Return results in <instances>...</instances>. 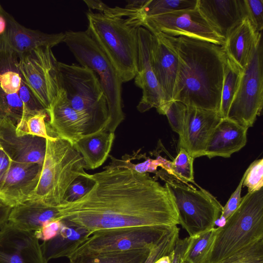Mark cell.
Masks as SVG:
<instances>
[{"instance_id":"cell-1","label":"cell","mask_w":263,"mask_h":263,"mask_svg":"<svg viewBox=\"0 0 263 263\" xmlns=\"http://www.w3.org/2000/svg\"><path fill=\"white\" fill-rule=\"evenodd\" d=\"M90 174L91 189L82 197L58 207V220H68L87 229L174 227L178 213L167 189L147 173L130 168H104Z\"/></svg>"},{"instance_id":"cell-2","label":"cell","mask_w":263,"mask_h":263,"mask_svg":"<svg viewBox=\"0 0 263 263\" xmlns=\"http://www.w3.org/2000/svg\"><path fill=\"white\" fill-rule=\"evenodd\" d=\"M164 35L178 60L173 100L186 106L219 112L227 58L222 46Z\"/></svg>"},{"instance_id":"cell-3","label":"cell","mask_w":263,"mask_h":263,"mask_svg":"<svg viewBox=\"0 0 263 263\" xmlns=\"http://www.w3.org/2000/svg\"><path fill=\"white\" fill-rule=\"evenodd\" d=\"M86 32L109 59L123 83L133 79L138 57V31L142 15L121 17L105 13H86Z\"/></svg>"},{"instance_id":"cell-4","label":"cell","mask_w":263,"mask_h":263,"mask_svg":"<svg viewBox=\"0 0 263 263\" xmlns=\"http://www.w3.org/2000/svg\"><path fill=\"white\" fill-rule=\"evenodd\" d=\"M263 239V188L248 193L216 232L204 263H222Z\"/></svg>"},{"instance_id":"cell-5","label":"cell","mask_w":263,"mask_h":263,"mask_svg":"<svg viewBox=\"0 0 263 263\" xmlns=\"http://www.w3.org/2000/svg\"><path fill=\"white\" fill-rule=\"evenodd\" d=\"M81 155L69 142L58 138L46 140V152L38 183L27 201L58 206L64 201L72 182L87 177Z\"/></svg>"},{"instance_id":"cell-6","label":"cell","mask_w":263,"mask_h":263,"mask_svg":"<svg viewBox=\"0 0 263 263\" xmlns=\"http://www.w3.org/2000/svg\"><path fill=\"white\" fill-rule=\"evenodd\" d=\"M62 88L71 106L88 115L92 133H114L106 96L96 74L75 64L59 62Z\"/></svg>"},{"instance_id":"cell-7","label":"cell","mask_w":263,"mask_h":263,"mask_svg":"<svg viewBox=\"0 0 263 263\" xmlns=\"http://www.w3.org/2000/svg\"><path fill=\"white\" fill-rule=\"evenodd\" d=\"M81 66L97 76L106 96L112 128L124 119L121 79L117 71L95 41L85 31L65 32L63 41Z\"/></svg>"},{"instance_id":"cell-8","label":"cell","mask_w":263,"mask_h":263,"mask_svg":"<svg viewBox=\"0 0 263 263\" xmlns=\"http://www.w3.org/2000/svg\"><path fill=\"white\" fill-rule=\"evenodd\" d=\"M156 175L165 183L176 208L179 224L190 237L215 228L223 206L210 192L198 186L199 190L188 183L180 181L164 170Z\"/></svg>"},{"instance_id":"cell-9","label":"cell","mask_w":263,"mask_h":263,"mask_svg":"<svg viewBox=\"0 0 263 263\" xmlns=\"http://www.w3.org/2000/svg\"><path fill=\"white\" fill-rule=\"evenodd\" d=\"M263 106V44L260 35L249 63L243 69L237 92L228 119L239 125L252 127Z\"/></svg>"},{"instance_id":"cell-10","label":"cell","mask_w":263,"mask_h":263,"mask_svg":"<svg viewBox=\"0 0 263 263\" xmlns=\"http://www.w3.org/2000/svg\"><path fill=\"white\" fill-rule=\"evenodd\" d=\"M18 61L22 79L46 111L62 89L59 62L51 48L19 54Z\"/></svg>"},{"instance_id":"cell-11","label":"cell","mask_w":263,"mask_h":263,"mask_svg":"<svg viewBox=\"0 0 263 263\" xmlns=\"http://www.w3.org/2000/svg\"><path fill=\"white\" fill-rule=\"evenodd\" d=\"M172 227H136L97 231L71 255L151 249Z\"/></svg>"},{"instance_id":"cell-12","label":"cell","mask_w":263,"mask_h":263,"mask_svg":"<svg viewBox=\"0 0 263 263\" xmlns=\"http://www.w3.org/2000/svg\"><path fill=\"white\" fill-rule=\"evenodd\" d=\"M142 27L152 33H161L171 37L185 36L221 46L224 43V40L215 31L197 7L145 18Z\"/></svg>"},{"instance_id":"cell-13","label":"cell","mask_w":263,"mask_h":263,"mask_svg":"<svg viewBox=\"0 0 263 263\" xmlns=\"http://www.w3.org/2000/svg\"><path fill=\"white\" fill-rule=\"evenodd\" d=\"M49 134L73 145L81 138L92 134L90 119L87 114L74 109L62 88L47 109Z\"/></svg>"},{"instance_id":"cell-14","label":"cell","mask_w":263,"mask_h":263,"mask_svg":"<svg viewBox=\"0 0 263 263\" xmlns=\"http://www.w3.org/2000/svg\"><path fill=\"white\" fill-rule=\"evenodd\" d=\"M153 35L147 29L140 27L138 31V57L135 83L142 90V98L137 106L141 112L152 108L156 109L165 103L152 66L151 52Z\"/></svg>"},{"instance_id":"cell-15","label":"cell","mask_w":263,"mask_h":263,"mask_svg":"<svg viewBox=\"0 0 263 263\" xmlns=\"http://www.w3.org/2000/svg\"><path fill=\"white\" fill-rule=\"evenodd\" d=\"M32 232L8 222L0 230V263H47Z\"/></svg>"},{"instance_id":"cell-16","label":"cell","mask_w":263,"mask_h":263,"mask_svg":"<svg viewBox=\"0 0 263 263\" xmlns=\"http://www.w3.org/2000/svg\"><path fill=\"white\" fill-rule=\"evenodd\" d=\"M16 124L9 118L0 121V147L12 162L42 166L46 139L32 135H18Z\"/></svg>"},{"instance_id":"cell-17","label":"cell","mask_w":263,"mask_h":263,"mask_svg":"<svg viewBox=\"0 0 263 263\" xmlns=\"http://www.w3.org/2000/svg\"><path fill=\"white\" fill-rule=\"evenodd\" d=\"M221 119L219 112L187 106L179 147L194 159L203 156L209 137Z\"/></svg>"},{"instance_id":"cell-18","label":"cell","mask_w":263,"mask_h":263,"mask_svg":"<svg viewBox=\"0 0 263 263\" xmlns=\"http://www.w3.org/2000/svg\"><path fill=\"white\" fill-rule=\"evenodd\" d=\"M42 165L12 162L0 187V201L12 208L27 201L35 190Z\"/></svg>"},{"instance_id":"cell-19","label":"cell","mask_w":263,"mask_h":263,"mask_svg":"<svg viewBox=\"0 0 263 263\" xmlns=\"http://www.w3.org/2000/svg\"><path fill=\"white\" fill-rule=\"evenodd\" d=\"M151 63L165 103L173 100L178 68L177 55L166 37L153 33Z\"/></svg>"},{"instance_id":"cell-20","label":"cell","mask_w":263,"mask_h":263,"mask_svg":"<svg viewBox=\"0 0 263 263\" xmlns=\"http://www.w3.org/2000/svg\"><path fill=\"white\" fill-rule=\"evenodd\" d=\"M197 8L224 40L246 17L243 0H198Z\"/></svg>"},{"instance_id":"cell-21","label":"cell","mask_w":263,"mask_h":263,"mask_svg":"<svg viewBox=\"0 0 263 263\" xmlns=\"http://www.w3.org/2000/svg\"><path fill=\"white\" fill-rule=\"evenodd\" d=\"M248 129L228 118L221 119L209 137L203 156L230 158L246 144Z\"/></svg>"},{"instance_id":"cell-22","label":"cell","mask_w":263,"mask_h":263,"mask_svg":"<svg viewBox=\"0 0 263 263\" xmlns=\"http://www.w3.org/2000/svg\"><path fill=\"white\" fill-rule=\"evenodd\" d=\"M7 42L10 47L19 54L41 47L51 48L63 42L65 32L47 33L26 28L8 14Z\"/></svg>"},{"instance_id":"cell-23","label":"cell","mask_w":263,"mask_h":263,"mask_svg":"<svg viewBox=\"0 0 263 263\" xmlns=\"http://www.w3.org/2000/svg\"><path fill=\"white\" fill-rule=\"evenodd\" d=\"M61 228L53 238L41 243L43 255L48 262L52 259L69 258L90 235L85 228L62 219Z\"/></svg>"},{"instance_id":"cell-24","label":"cell","mask_w":263,"mask_h":263,"mask_svg":"<svg viewBox=\"0 0 263 263\" xmlns=\"http://www.w3.org/2000/svg\"><path fill=\"white\" fill-rule=\"evenodd\" d=\"M261 34L262 32L255 31L246 17L224 40L222 47L227 58L243 69L249 63Z\"/></svg>"},{"instance_id":"cell-25","label":"cell","mask_w":263,"mask_h":263,"mask_svg":"<svg viewBox=\"0 0 263 263\" xmlns=\"http://www.w3.org/2000/svg\"><path fill=\"white\" fill-rule=\"evenodd\" d=\"M58 206H49L35 201H27L11 209L8 222L23 230L36 232L47 223L58 220Z\"/></svg>"},{"instance_id":"cell-26","label":"cell","mask_w":263,"mask_h":263,"mask_svg":"<svg viewBox=\"0 0 263 263\" xmlns=\"http://www.w3.org/2000/svg\"><path fill=\"white\" fill-rule=\"evenodd\" d=\"M115 134L106 131L85 135L73 145L81 155L85 169H95L102 165L109 156Z\"/></svg>"},{"instance_id":"cell-27","label":"cell","mask_w":263,"mask_h":263,"mask_svg":"<svg viewBox=\"0 0 263 263\" xmlns=\"http://www.w3.org/2000/svg\"><path fill=\"white\" fill-rule=\"evenodd\" d=\"M151 249L74 254L68 258L69 263H144Z\"/></svg>"},{"instance_id":"cell-28","label":"cell","mask_w":263,"mask_h":263,"mask_svg":"<svg viewBox=\"0 0 263 263\" xmlns=\"http://www.w3.org/2000/svg\"><path fill=\"white\" fill-rule=\"evenodd\" d=\"M22 80L18 55L8 45L0 49V86L7 93H17Z\"/></svg>"},{"instance_id":"cell-29","label":"cell","mask_w":263,"mask_h":263,"mask_svg":"<svg viewBox=\"0 0 263 263\" xmlns=\"http://www.w3.org/2000/svg\"><path fill=\"white\" fill-rule=\"evenodd\" d=\"M243 69L227 58L219 113L222 118H227L229 108L237 92Z\"/></svg>"},{"instance_id":"cell-30","label":"cell","mask_w":263,"mask_h":263,"mask_svg":"<svg viewBox=\"0 0 263 263\" xmlns=\"http://www.w3.org/2000/svg\"><path fill=\"white\" fill-rule=\"evenodd\" d=\"M216 232V228L193 237L190 239L182 258V263H204L210 247Z\"/></svg>"},{"instance_id":"cell-31","label":"cell","mask_w":263,"mask_h":263,"mask_svg":"<svg viewBox=\"0 0 263 263\" xmlns=\"http://www.w3.org/2000/svg\"><path fill=\"white\" fill-rule=\"evenodd\" d=\"M197 3L198 0H147L141 10L145 18L194 9Z\"/></svg>"},{"instance_id":"cell-32","label":"cell","mask_w":263,"mask_h":263,"mask_svg":"<svg viewBox=\"0 0 263 263\" xmlns=\"http://www.w3.org/2000/svg\"><path fill=\"white\" fill-rule=\"evenodd\" d=\"M48 117L46 111L24 117L16 125L18 135H32L46 139L54 140L57 137L51 136L47 129L46 119Z\"/></svg>"},{"instance_id":"cell-33","label":"cell","mask_w":263,"mask_h":263,"mask_svg":"<svg viewBox=\"0 0 263 263\" xmlns=\"http://www.w3.org/2000/svg\"><path fill=\"white\" fill-rule=\"evenodd\" d=\"M194 159L183 148H179L176 157L171 161L168 174L183 183H195L194 177L193 162Z\"/></svg>"},{"instance_id":"cell-34","label":"cell","mask_w":263,"mask_h":263,"mask_svg":"<svg viewBox=\"0 0 263 263\" xmlns=\"http://www.w3.org/2000/svg\"><path fill=\"white\" fill-rule=\"evenodd\" d=\"M111 162L105 167H122L132 169L140 173H154L157 172V168L161 167L163 170L167 172L168 170L171 161L167 160L161 156H158L155 159L146 158L143 162L137 163H132L126 158L117 159L111 156Z\"/></svg>"},{"instance_id":"cell-35","label":"cell","mask_w":263,"mask_h":263,"mask_svg":"<svg viewBox=\"0 0 263 263\" xmlns=\"http://www.w3.org/2000/svg\"><path fill=\"white\" fill-rule=\"evenodd\" d=\"M186 109L184 104L173 100L162 104L156 109L159 114L167 117L172 129L179 137L183 132Z\"/></svg>"},{"instance_id":"cell-36","label":"cell","mask_w":263,"mask_h":263,"mask_svg":"<svg viewBox=\"0 0 263 263\" xmlns=\"http://www.w3.org/2000/svg\"><path fill=\"white\" fill-rule=\"evenodd\" d=\"M24 116V106L17 93H7L0 86V121L9 118L16 125Z\"/></svg>"},{"instance_id":"cell-37","label":"cell","mask_w":263,"mask_h":263,"mask_svg":"<svg viewBox=\"0 0 263 263\" xmlns=\"http://www.w3.org/2000/svg\"><path fill=\"white\" fill-rule=\"evenodd\" d=\"M179 230L177 226L172 227L151 249L144 263H154L161 257L172 252L179 238Z\"/></svg>"},{"instance_id":"cell-38","label":"cell","mask_w":263,"mask_h":263,"mask_svg":"<svg viewBox=\"0 0 263 263\" xmlns=\"http://www.w3.org/2000/svg\"><path fill=\"white\" fill-rule=\"evenodd\" d=\"M242 186L252 193L263 188V159L254 161L246 171Z\"/></svg>"},{"instance_id":"cell-39","label":"cell","mask_w":263,"mask_h":263,"mask_svg":"<svg viewBox=\"0 0 263 263\" xmlns=\"http://www.w3.org/2000/svg\"><path fill=\"white\" fill-rule=\"evenodd\" d=\"M17 95L24 106V117L46 111L22 78Z\"/></svg>"},{"instance_id":"cell-40","label":"cell","mask_w":263,"mask_h":263,"mask_svg":"<svg viewBox=\"0 0 263 263\" xmlns=\"http://www.w3.org/2000/svg\"><path fill=\"white\" fill-rule=\"evenodd\" d=\"M222 263H263V239Z\"/></svg>"},{"instance_id":"cell-41","label":"cell","mask_w":263,"mask_h":263,"mask_svg":"<svg viewBox=\"0 0 263 263\" xmlns=\"http://www.w3.org/2000/svg\"><path fill=\"white\" fill-rule=\"evenodd\" d=\"M246 17L257 32L263 29V1L243 0Z\"/></svg>"},{"instance_id":"cell-42","label":"cell","mask_w":263,"mask_h":263,"mask_svg":"<svg viewBox=\"0 0 263 263\" xmlns=\"http://www.w3.org/2000/svg\"><path fill=\"white\" fill-rule=\"evenodd\" d=\"M92 184L93 181L90 177V174L87 177L77 178L69 187L63 202H72L82 197L89 191Z\"/></svg>"},{"instance_id":"cell-43","label":"cell","mask_w":263,"mask_h":263,"mask_svg":"<svg viewBox=\"0 0 263 263\" xmlns=\"http://www.w3.org/2000/svg\"><path fill=\"white\" fill-rule=\"evenodd\" d=\"M246 174L245 172L236 189L232 194L225 205L223 206L219 218L226 221L239 206L241 200V192Z\"/></svg>"},{"instance_id":"cell-44","label":"cell","mask_w":263,"mask_h":263,"mask_svg":"<svg viewBox=\"0 0 263 263\" xmlns=\"http://www.w3.org/2000/svg\"><path fill=\"white\" fill-rule=\"evenodd\" d=\"M61 220H53L46 224L40 231L34 232L35 236L40 240H47L54 237L61 227Z\"/></svg>"},{"instance_id":"cell-45","label":"cell","mask_w":263,"mask_h":263,"mask_svg":"<svg viewBox=\"0 0 263 263\" xmlns=\"http://www.w3.org/2000/svg\"><path fill=\"white\" fill-rule=\"evenodd\" d=\"M8 14L0 3V48L7 45Z\"/></svg>"},{"instance_id":"cell-46","label":"cell","mask_w":263,"mask_h":263,"mask_svg":"<svg viewBox=\"0 0 263 263\" xmlns=\"http://www.w3.org/2000/svg\"><path fill=\"white\" fill-rule=\"evenodd\" d=\"M190 239V237L189 236L183 239L179 238L178 239L174 248V256L172 263H182V258Z\"/></svg>"},{"instance_id":"cell-47","label":"cell","mask_w":263,"mask_h":263,"mask_svg":"<svg viewBox=\"0 0 263 263\" xmlns=\"http://www.w3.org/2000/svg\"><path fill=\"white\" fill-rule=\"evenodd\" d=\"M12 161L0 147V187L11 166Z\"/></svg>"},{"instance_id":"cell-48","label":"cell","mask_w":263,"mask_h":263,"mask_svg":"<svg viewBox=\"0 0 263 263\" xmlns=\"http://www.w3.org/2000/svg\"><path fill=\"white\" fill-rule=\"evenodd\" d=\"M11 209L0 201V230L8 222Z\"/></svg>"},{"instance_id":"cell-49","label":"cell","mask_w":263,"mask_h":263,"mask_svg":"<svg viewBox=\"0 0 263 263\" xmlns=\"http://www.w3.org/2000/svg\"><path fill=\"white\" fill-rule=\"evenodd\" d=\"M173 256L174 251L170 254L161 257L154 263H172Z\"/></svg>"}]
</instances>
